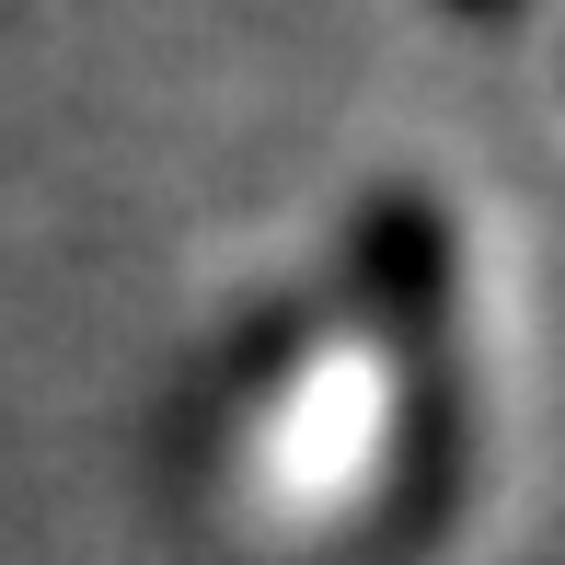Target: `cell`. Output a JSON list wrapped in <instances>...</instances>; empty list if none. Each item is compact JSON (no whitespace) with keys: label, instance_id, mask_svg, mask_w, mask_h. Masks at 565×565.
<instances>
[{"label":"cell","instance_id":"obj_3","mask_svg":"<svg viewBox=\"0 0 565 565\" xmlns=\"http://www.w3.org/2000/svg\"><path fill=\"white\" fill-rule=\"evenodd\" d=\"M312 347H323V300H300V289L254 300V312L231 323L209 358H196L185 404H173V461L220 484L231 461H243L277 416H289V393L312 381Z\"/></svg>","mask_w":565,"mask_h":565},{"label":"cell","instance_id":"obj_2","mask_svg":"<svg viewBox=\"0 0 565 565\" xmlns=\"http://www.w3.org/2000/svg\"><path fill=\"white\" fill-rule=\"evenodd\" d=\"M335 266H347V323L381 358L461 347V231L427 185H370Z\"/></svg>","mask_w":565,"mask_h":565},{"label":"cell","instance_id":"obj_4","mask_svg":"<svg viewBox=\"0 0 565 565\" xmlns=\"http://www.w3.org/2000/svg\"><path fill=\"white\" fill-rule=\"evenodd\" d=\"M439 12H461V23H520L531 0H439Z\"/></svg>","mask_w":565,"mask_h":565},{"label":"cell","instance_id":"obj_1","mask_svg":"<svg viewBox=\"0 0 565 565\" xmlns=\"http://www.w3.org/2000/svg\"><path fill=\"white\" fill-rule=\"evenodd\" d=\"M381 381H393V427H381V473H370V508H358V554L370 565H427L450 543L461 497H473V461H484L473 358L461 347L381 358Z\"/></svg>","mask_w":565,"mask_h":565}]
</instances>
